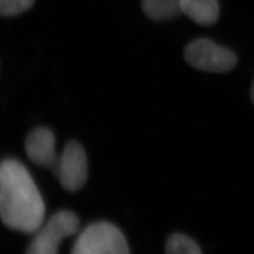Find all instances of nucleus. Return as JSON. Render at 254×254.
Listing matches in <instances>:
<instances>
[{
  "instance_id": "f03ea898",
  "label": "nucleus",
  "mask_w": 254,
  "mask_h": 254,
  "mask_svg": "<svg viewBox=\"0 0 254 254\" xmlns=\"http://www.w3.org/2000/svg\"><path fill=\"white\" fill-rule=\"evenodd\" d=\"M71 254H131L127 238L115 225L101 221L90 224L77 236Z\"/></svg>"
},
{
  "instance_id": "6e6552de",
  "label": "nucleus",
  "mask_w": 254,
  "mask_h": 254,
  "mask_svg": "<svg viewBox=\"0 0 254 254\" xmlns=\"http://www.w3.org/2000/svg\"><path fill=\"white\" fill-rule=\"evenodd\" d=\"M182 0H141V8L147 17L154 21H168L182 13Z\"/></svg>"
},
{
  "instance_id": "7ed1b4c3",
  "label": "nucleus",
  "mask_w": 254,
  "mask_h": 254,
  "mask_svg": "<svg viewBox=\"0 0 254 254\" xmlns=\"http://www.w3.org/2000/svg\"><path fill=\"white\" fill-rule=\"evenodd\" d=\"M80 221L71 211L56 213L33 234L26 254H58L63 240L78 233Z\"/></svg>"
},
{
  "instance_id": "f257e3e1",
  "label": "nucleus",
  "mask_w": 254,
  "mask_h": 254,
  "mask_svg": "<svg viewBox=\"0 0 254 254\" xmlns=\"http://www.w3.org/2000/svg\"><path fill=\"white\" fill-rule=\"evenodd\" d=\"M0 218L10 230L34 234L46 218V204L27 168L8 158L0 162Z\"/></svg>"
},
{
  "instance_id": "9d476101",
  "label": "nucleus",
  "mask_w": 254,
  "mask_h": 254,
  "mask_svg": "<svg viewBox=\"0 0 254 254\" xmlns=\"http://www.w3.org/2000/svg\"><path fill=\"white\" fill-rule=\"evenodd\" d=\"M33 4L34 0H0V16H16L28 10Z\"/></svg>"
},
{
  "instance_id": "423d86ee",
  "label": "nucleus",
  "mask_w": 254,
  "mask_h": 254,
  "mask_svg": "<svg viewBox=\"0 0 254 254\" xmlns=\"http://www.w3.org/2000/svg\"><path fill=\"white\" fill-rule=\"evenodd\" d=\"M25 149L32 163L53 172L60 155L56 153V138L50 129L37 127L32 130L26 138Z\"/></svg>"
},
{
  "instance_id": "0eeeda50",
  "label": "nucleus",
  "mask_w": 254,
  "mask_h": 254,
  "mask_svg": "<svg viewBox=\"0 0 254 254\" xmlns=\"http://www.w3.org/2000/svg\"><path fill=\"white\" fill-rule=\"evenodd\" d=\"M182 13L202 27L213 26L219 18L218 0H182Z\"/></svg>"
},
{
  "instance_id": "39448f33",
  "label": "nucleus",
  "mask_w": 254,
  "mask_h": 254,
  "mask_svg": "<svg viewBox=\"0 0 254 254\" xmlns=\"http://www.w3.org/2000/svg\"><path fill=\"white\" fill-rule=\"evenodd\" d=\"M52 173L65 190L77 192L83 189L88 179V161L78 141L67 142Z\"/></svg>"
},
{
  "instance_id": "1a4fd4ad",
  "label": "nucleus",
  "mask_w": 254,
  "mask_h": 254,
  "mask_svg": "<svg viewBox=\"0 0 254 254\" xmlns=\"http://www.w3.org/2000/svg\"><path fill=\"white\" fill-rule=\"evenodd\" d=\"M166 254H202L199 245L190 236L176 233L166 242Z\"/></svg>"
},
{
  "instance_id": "9b49d317",
  "label": "nucleus",
  "mask_w": 254,
  "mask_h": 254,
  "mask_svg": "<svg viewBox=\"0 0 254 254\" xmlns=\"http://www.w3.org/2000/svg\"><path fill=\"white\" fill-rule=\"evenodd\" d=\"M251 96H252V100L254 105V80L253 82V85H252V90H251Z\"/></svg>"
},
{
  "instance_id": "20e7f679",
  "label": "nucleus",
  "mask_w": 254,
  "mask_h": 254,
  "mask_svg": "<svg viewBox=\"0 0 254 254\" xmlns=\"http://www.w3.org/2000/svg\"><path fill=\"white\" fill-rule=\"evenodd\" d=\"M184 56L186 62L193 68L209 73L230 72L237 64V57L232 50L206 38L190 43Z\"/></svg>"
}]
</instances>
